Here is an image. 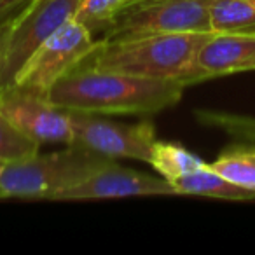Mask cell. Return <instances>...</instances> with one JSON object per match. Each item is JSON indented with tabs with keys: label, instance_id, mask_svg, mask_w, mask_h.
Masks as SVG:
<instances>
[{
	"label": "cell",
	"instance_id": "1",
	"mask_svg": "<svg viewBox=\"0 0 255 255\" xmlns=\"http://www.w3.org/2000/svg\"><path fill=\"white\" fill-rule=\"evenodd\" d=\"M185 86L98 70L81 63L53 86L47 98L63 109L96 116H145L177 105Z\"/></svg>",
	"mask_w": 255,
	"mask_h": 255
},
{
	"label": "cell",
	"instance_id": "2",
	"mask_svg": "<svg viewBox=\"0 0 255 255\" xmlns=\"http://www.w3.org/2000/svg\"><path fill=\"white\" fill-rule=\"evenodd\" d=\"M215 32L152 33L103 42L82 61L98 70L138 75L159 81H175L185 88L198 84L196 58L201 46Z\"/></svg>",
	"mask_w": 255,
	"mask_h": 255
},
{
	"label": "cell",
	"instance_id": "3",
	"mask_svg": "<svg viewBox=\"0 0 255 255\" xmlns=\"http://www.w3.org/2000/svg\"><path fill=\"white\" fill-rule=\"evenodd\" d=\"M114 163V157L81 145H68V149L46 156L37 154L0 168V198L53 199Z\"/></svg>",
	"mask_w": 255,
	"mask_h": 255
},
{
	"label": "cell",
	"instance_id": "4",
	"mask_svg": "<svg viewBox=\"0 0 255 255\" xmlns=\"http://www.w3.org/2000/svg\"><path fill=\"white\" fill-rule=\"evenodd\" d=\"M213 0H126L102 33L103 42L177 32H213Z\"/></svg>",
	"mask_w": 255,
	"mask_h": 255
},
{
	"label": "cell",
	"instance_id": "5",
	"mask_svg": "<svg viewBox=\"0 0 255 255\" xmlns=\"http://www.w3.org/2000/svg\"><path fill=\"white\" fill-rule=\"evenodd\" d=\"M98 46L91 30L74 18L33 51L12 84L47 96L60 79L88 60Z\"/></svg>",
	"mask_w": 255,
	"mask_h": 255
},
{
	"label": "cell",
	"instance_id": "6",
	"mask_svg": "<svg viewBox=\"0 0 255 255\" xmlns=\"http://www.w3.org/2000/svg\"><path fill=\"white\" fill-rule=\"evenodd\" d=\"M82 0H30L12 21L5 49L2 82L9 88L32 53L77 16Z\"/></svg>",
	"mask_w": 255,
	"mask_h": 255
},
{
	"label": "cell",
	"instance_id": "7",
	"mask_svg": "<svg viewBox=\"0 0 255 255\" xmlns=\"http://www.w3.org/2000/svg\"><path fill=\"white\" fill-rule=\"evenodd\" d=\"M0 112L4 114L19 131L37 143L74 142L72 110L53 103L46 95L12 84L0 95Z\"/></svg>",
	"mask_w": 255,
	"mask_h": 255
},
{
	"label": "cell",
	"instance_id": "8",
	"mask_svg": "<svg viewBox=\"0 0 255 255\" xmlns=\"http://www.w3.org/2000/svg\"><path fill=\"white\" fill-rule=\"evenodd\" d=\"M74 142L84 149L95 150L109 157H128L149 163L150 150L156 143V129L149 121L123 124L96 117V114L74 112Z\"/></svg>",
	"mask_w": 255,
	"mask_h": 255
},
{
	"label": "cell",
	"instance_id": "9",
	"mask_svg": "<svg viewBox=\"0 0 255 255\" xmlns=\"http://www.w3.org/2000/svg\"><path fill=\"white\" fill-rule=\"evenodd\" d=\"M175 194L170 182L163 177L138 173L121 168L116 163L98 171L82 184L56 194L53 199H110L128 196H166Z\"/></svg>",
	"mask_w": 255,
	"mask_h": 255
},
{
	"label": "cell",
	"instance_id": "10",
	"mask_svg": "<svg viewBox=\"0 0 255 255\" xmlns=\"http://www.w3.org/2000/svg\"><path fill=\"white\" fill-rule=\"evenodd\" d=\"M255 54V33L215 32L196 58L198 82L229 74H241Z\"/></svg>",
	"mask_w": 255,
	"mask_h": 255
},
{
	"label": "cell",
	"instance_id": "11",
	"mask_svg": "<svg viewBox=\"0 0 255 255\" xmlns=\"http://www.w3.org/2000/svg\"><path fill=\"white\" fill-rule=\"evenodd\" d=\"M175 194H192L206 196V198L231 199V201H248L255 199V192H250L243 187H238L233 182L226 180L222 175L206 164L198 171H192L184 177H178L170 182Z\"/></svg>",
	"mask_w": 255,
	"mask_h": 255
},
{
	"label": "cell",
	"instance_id": "12",
	"mask_svg": "<svg viewBox=\"0 0 255 255\" xmlns=\"http://www.w3.org/2000/svg\"><path fill=\"white\" fill-rule=\"evenodd\" d=\"M149 164L161 177L171 182L178 177H184L187 173L201 170L208 163H205L199 156H196L194 152L178 145V143L156 140V143L152 145V150H150Z\"/></svg>",
	"mask_w": 255,
	"mask_h": 255
},
{
	"label": "cell",
	"instance_id": "13",
	"mask_svg": "<svg viewBox=\"0 0 255 255\" xmlns=\"http://www.w3.org/2000/svg\"><path fill=\"white\" fill-rule=\"evenodd\" d=\"M210 19L213 32L255 33V0H213Z\"/></svg>",
	"mask_w": 255,
	"mask_h": 255
},
{
	"label": "cell",
	"instance_id": "14",
	"mask_svg": "<svg viewBox=\"0 0 255 255\" xmlns=\"http://www.w3.org/2000/svg\"><path fill=\"white\" fill-rule=\"evenodd\" d=\"M210 168L238 187L255 192V147L227 150L220 154L219 159L210 163Z\"/></svg>",
	"mask_w": 255,
	"mask_h": 255
},
{
	"label": "cell",
	"instance_id": "15",
	"mask_svg": "<svg viewBox=\"0 0 255 255\" xmlns=\"http://www.w3.org/2000/svg\"><path fill=\"white\" fill-rule=\"evenodd\" d=\"M40 143L21 133L4 114L0 112V166L37 156Z\"/></svg>",
	"mask_w": 255,
	"mask_h": 255
},
{
	"label": "cell",
	"instance_id": "16",
	"mask_svg": "<svg viewBox=\"0 0 255 255\" xmlns=\"http://www.w3.org/2000/svg\"><path fill=\"white\" fill-rule=\"evenodd\" d=\"M198 119L208 126H215L224 129L226 133L233 135L234 138L255 142V119L245 116H234V114L215 112V110H198Z\"/></svg>",
	"mask_w": 255,
	"mask_h": 255
},
{
	"label": "cell",
	"instance_id": "17",
	"mask_svg": "<svg viewBox=\"0 0 255 255\" xmlns=\"http://www.w3.org/2000/svg\"><path fill=\"white\" fill-rule=\"evenodd\" d=\"M124 2L126 0H82L75 19L88 26L93 33H103Z\"/></svg>",
	"mask_w": 255,
	"mask_h": 255
},
{
	"label": "cell",
	"instance_id": "18",
	"mask_svg": "<svg viewBox=\"0 0 255 255\" xmlns=\"http://www.w3.org/2000/svg\"><path fill=\"white\" fill-rule=\"evenodd\" d=\"M28 4L30 0H0V23L19 16Z\"/></svg>",
	"mask_w": 255,
	"mask_h": 255
},
{
	"label": "cell",
	"instance_id": "19",
	"mask_svg": "<svg viewBox=\"0 0 255 255\" xmlns=\"http://www.w3.org/2000/svg\"><path fill=\"white\" fill-rule=\"evenodd\" d=\"M14 18L9 21L0 23V95L4 91V82H2V68H4V58H5V49H7V40H9V32Z\"/></svg>",
	"mask_w": 255,
	"mask_h": 255
},
{
	"label": "cell",
	"instance_id": "20",
	"mask_svg": "<svg viewBox=\"0 0 255 255\" xmlns=\"http://www.w3.org/2000/svg\"><path fill=\"white\" fill-rule=\"evenodd\" d=\"M250 70H255V54L250 58V61L247 63V67H245L243 72H250Z\"/></svg>",
	"mask_w": 255,
	"mask_h": 255
},
{
	"label": "cell",
	"instance_id": "21",
	"mask_svg": "<svg viewBox=\"0 0 255 255\" xmlns=\"http://www.w3.org/2000/svg\"><path fill=\"white\" fill-rule=\"evenodd\" d=\"M0 168H2V166H0Z\"/></svg>",
	"mask_w": 255,
	"mask_h": 255
}]
</instances>
